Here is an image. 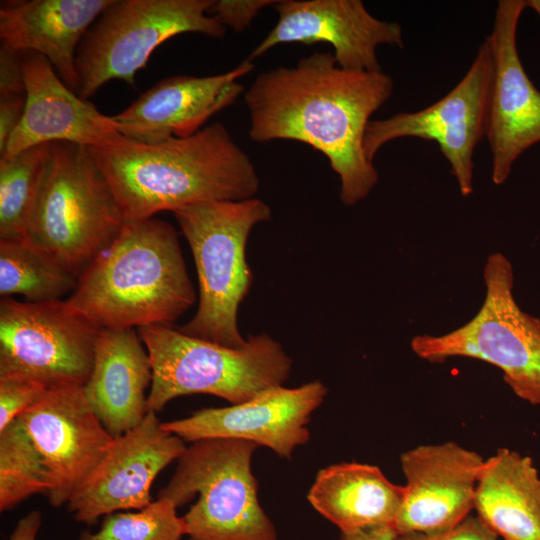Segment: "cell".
Wrapping results in <instances>:
<instances>
[{
	"instance_id": "7c38bea8",
	"label": "cell",
	"mask_w": 540,
	"mask_h": 540,
	"mask_svg": "<svg viewBox=\"0 0 540 540\" xmlns=\"http://www.w3.org/2000/svg\"><path fill=\"white\" fill-rule=\"evenodd\" d=\"M186 449L185 441L162 428L154 412L115 437L100 463L67 502L77 522L95 524L102 516L140 510L151 503L157 475Z\"/></svg>"
},
{
	"instance_id": "cb8c5ba5",
	"label": "cell",
	"mask_w": 540,
	"mask_h": 540,
	"mask_svg": "<svg viewBox=\"0 0 540 540\" xmlns=\"http://www.w3.org/2000/svg\"><path fill=\"white\" fill-rule=\"evenodd\" d=\"M78 278L26 237L0 238V295H22L28 302L61 300Z\"/></svg>"
},
{
	"instance_id": "30bf717a",
	"label": "cell",
	"mask_w": 540,
	"mask_h": 540,
	"mask_svg": "<svg viewBox=\"0 0 540 540\" xmlns=\"http://www.w3.org/2000/svg\"><path fill=\"white\" fill-rule=\"evenodd\" d=\"M97 328L66 301H0V378L47 389L83 386L94 363Z\"/></svg>"
},
{
	"instance_id": "8992f818",
	"label": "cell",
	"mask_w": 540,
	"mask_h": 540,
	"mask_svg": "<svg viewBox=\"0 0 540 540\" xmlns=\"http://www.w3.org/2000/svg\"><path fill=\"white\" fill-rule=\"evenodd\" d=\"M126 224L87 147L53 142L48 172L26 238L77 278Z\"/></svg>"
},
{
	"instance_id": "4dcf8cb0",
	"label": "cell",
	"mask_w": 540,
	"mask_h": 540,
	"mask_svg": "<svg viewBox=\"0 0 540 540\" xmlns=\"http://www.w3.org/2000/svg\"><path fill=\"white\" fill-rule=\"evenodd\" d=\"M21 52L0 46V99L25 95Z\"/></svg>"
},
{
	"instance_id": "6da1fadb",
	"label": "cell",
	"mask_w": 540,
	"mask_h": 540,
	"mask_svg": "<svg viewBox=\"0 0 540 540\" xmlns=\"http://www.w3.org/2000/svg\"><path fill=\"white\" fill-rule=\"evenodd\" d=\"M393 90L383 71L346 70L332 53L314 52L294 66L261 72L245 90L249 138L299 141L321 152L340 179L341 202L353 206L378 182L363 142L370 117Z\"/></svg>"
},
{
	"instance_id": "ba28073f",
	"label": "cell",
	"mask_w": 540,
	"mask_h": 540,
	"mask_svg": "<svg viewBox=\"0 0 540 540\" xmlns=\"http://www.w3.org/2000/svg\"><path fill=\"white\" fill-rule=\"evenodd\" d=\"M483 279L484 301L470 321L442 335H416L411 349L432 363L453 357L489 363L517 397L540 406V318L517 304L514 270L505 255L488 256Z\"/></svg>"
},
{
	"instance_id": "f546056e",
	"label": "cell",
	"mask_w": 540,
	"mask_h": 540,
	"mask_svg": "<svg viewBox=\"0 0 540 540\" xmlns=\"http://www.w3.org/2000/svg\"><path fill=\"white\" fill-rule=\"evenodd\" d=\"M476 516H468L458 525L434 533H408L398 535L396 540H499Z\"/></svg>"
},
{
	"instance_id": "7402d4cb",
	"label": "cell",
	"mask_w": 540,
	"mask_h": 540,
	"mask_svg": "<svg viewBox=\"0 0 540 540\" xmlns=\"http://www.w3.org/2000/svg\"><path fill=\"white\" fill-rule=\"evenodd\" d=\"M404 486L392 483L374 465L343 462L321 469L307 499L340 533L394 525Z\"/></svg>"
},
{
	"instance_id": "d6a6232c",
	"label": "cell",
	"mask_w": 540,
	"mask_h": 540,
	"mask_svg": "<svg viewBox=\"0 0 540 540\" xmlns=\"http://www.w3.org/2000/svg\"><path fill=\"white\" fill-rule=\"evenodd\" d=\"M41 523V513L31 511L18 521L8 540H36Z\"/></svg>"
},
{
	"instance_id": "ac0fdd59",
	"label": "cell",
	"mask_w": 540,
	"mask_h": 540,
	"mask_svg": "<svg viewBox=\"0 0 540 540\" xmlns=\"http://www.w3.org/2000/svg\"><path fill=\"white\" fill-rule=\"evenodd\" d=\"M253 69V62L246 59L217 75L164 78L111 118L122 136L136 142L154 144L189 137L244 94L238 79Z\"/></svg>"
},
{
	"instance_id": "8fae6325",
	"label": "cell",
	"mask_w": 540,
	"mask_h": 540,
	"mask_svg": "<svg viewBox=\"0 0 540 540\" xmlns=\"http://www.w3.org/2000/svg\"><path fill=\"white\" fill-rule=\"evenodd\" d=\"M492 81L493 58L485 38L466 74L440 100L416 112H400L369 121L363 142L367 159L374 163L379 149L398 138L434 141L449 162L461 195L470 196L473 193V155L486 136Z\"/></svg>"
},
{
	"instance_id": "9a60e30c",
	"label": "cell",
	"mask_w": 540,
	"mask_h": 540,
	"mask_svg": "<svg viewBox=\"0 0 540 540\" xmlns=\"http://www.w3.org/2000/svg\"><path fill=\"white\" fill-rule=\"evenodd\" d=\"M327 395L318 380L296 388H267L253 398L222 408H204L191 416L162 423V428L184 441L232 438L251 441L290 459L294 450L308 442L312 413Z\"/></svg>"
},
{
	"instance_id": "ffe728a7",
	"label": "cell",
	"mask_w": 540,
	"mask_h": 540,
	"mask_svg": "<svg viewBox=\"0 0 540 540\" xmlns=\"http://www.w3.org/2000/svg\"><path fill=\"white\" fill-rule=\"evenodd\" d=\"M134 328L101 329L93 368L84 393L112 437L138 426L148 413L152 367L147 349Z\"/></svg>"
},
{
	"instance_id": "836d02e7",
	"label": "cell",
	"mask_w": 540,
	"mask_h": 540,
	"mask_svg": "<svg viewBox=\"0 0 540 540\" xmlns=\"http://www.w3.org/2000/svg\"><path fill=\"white\" fill-rule=\"evenodd\" d=\"M397 536L394 525H381L351 533H340L339 540H396Z\"/></svg>"
},
{
	"instance_id": "e575fe53",
	"label": "cell",
	"mask_w": 540,
	"mask_h": 540,
	"mask_svg": "<svg viewBox=\"0 0 540 540\" xmlns=\"http://www.w3.org/2000/svg\"><path fill=\"white\" fill-rule=\"evenodd\" d=\"M527 7L535 10L540 17V0H526Z\"/></svg>"
},
{
	"instance_id": "1f68e13d",
	"label": "cell",
	"mask_w": 540,
	"mask_h": 540,
	"mask_svg": "<svg viewBox=\"0 0 540 540\" xmlns=\"http://www.w3.org/2000/svg\"><path fill=\"white\" fill-rule=\"evenodd\" d=\"M25 95L0 99V156L5 154L9 139L19 125L24 109Z\"/></svg>"
},
{
	"instance_id": "d6986e66",
	"label": "cell",
	"mask_w": 540,
	"mask_h": 540,
	"mask_svg": "<svg viewBox=\"0 0 540 540\" xmlns=\"http://www.w3.org/2000/svg\"><path fill=\"white\" fill-rule=\"evenodd\" d=\"M21 55L25 109L2 157L53 142L97 148L121 135L111 116L72 91L44 56L35 52H21Z\"/></svg>"
},
{
	"instance_id": "e0dca14e",
	"label": "cell",
	"mask_w": 540,
	"mask_h": 540,
	"mask_svg": "<svg viewBox=\"0 0 540 540\" xmlns=\"http://www.w3.org/2000/svg\"><path fill=\"white\" fill-rule=\"evenodd\" d=\"M483 457L454 441L425 444L401 454L406 478L394 522L398 535L448 530L469 516Z\"/></svg>"
},
{
	"instance_id": "f1b7e54d",
	"label": "cell",
	"mask_w": 540,
	"mask_h": 540,
	"mask_svg": "<svg viewBox=\"0 0 540 540\" xmlns=\"http://www.w3.org/2000/svg\"><path fill=\"white\" fill-rule=\"evenodd\" d=\"M278 0H213L209 14L226 29L242 32L247 29L259 11L273 6Z\"/></svg>"
},
{
	"instance_id": "4fadbf2b",
	"label": "cell",
	"mask_w": 540,
	"mask_h": 540,
	"mask_svg": "<svg viewBox=\"0 0 540 540\" xmlns=\"http://www.w3.org/2000/svg\"><path fill=\"white\" fill-rule=\"evenodd\" d=\"M19 418L45 464L49 503L54 507L67 504L114 437L92 410L83 386L48 389Z\"/></svg>"
},
{
	"instance_id": "5b68a950",
	"label": "cell",
	"mask_w": 540,
	"mask_h": 540,
	"mask_svg": "<svg viewBox=\"0 0 540 540\" xmlns=\"http://www.w3.org/2000/svg\"><path fill=\"white\" fill-rule=\"evenodd\" d=\"M152 367L148 412L161 411L171 400L210 394L232 404L283 385L292 359L265 333L249 335L246 345L231 349L191 337L169 325L138 327Z\"/></svg>"
},
{
	"instance_id": "2e32d148",
	"label": "cell",
	"mask_w": 540,
	"mask_h": 540,
	"mask_svg": "<svg viewBox=\"0 0 540 540\" xmlns=\"http://www.w3.org/2000/svg\"><path fill=\"white\" fill-rule=\"evenodd\" d=\"M526 0L498 1L486 37L493 58V81L486 137L492 153V181L503 184L514 162L540 142V91L527 75L516 44Z\"/></svg>"
},
{
	"instance_id": "52a82bcc",
	"label": "cell",
	"mask_w": 540,
	"mask_h": 540,
	"mask_svg": "<svg viewBox=\"0 0 540 540\" xmlns=\"http://www.w3.org/2000/svg\"><path fill=\"white\" fill-rule=\"evenodd\" d=\"M258 447L232 438L204 439L186 447L158 498L178 508L198 494L183 516L189 540H278L274 524L258 501L251 470Z\"/></svg>"
},
{
	"instance_id": "9c48e42d",
	"label": "cell",
	"mask_w": 540,
	"mask_h": 540,
	"mask_svg": "<svg viewBox=\"0 0 540 540\" xmlns=\"http://www.w3.org/2000/svg\"><path fill=\"white\" fill-rule=\"evenodd\" d=\"M213 0H112L83 37L75 67L77 94L87 100L106 82L130 85L153 51L182 33L222 38L226 28L209 10Z\"/></svg>"
},
{
	"instance_id": "4316f807",
	"label": "cell",
	"mask_w": 540,
	"mask_h": 540,
	"mask_svg": "<svg viewBox=\"0 0 540 540\" xmlns=\"http://www.w3.org/2000/svg\"><path fill=\"white\" fill-rule=\"evenodd\" d=\"M176 510L171 501L158 498L140 510L106 515L98 531H84L78 540H181L187 527Z\"/></svg>"
},
{
	"instance_id": "277c9868",
	"label": "cell",
	"mask_w": 540,
	"mask_h": 540,
	"mask_svg": "<svg viewBox=\"0 0 540 540\" xmlns=\"http://www.w3.org/2000/svg\"><path fill=\"white\" fill-rule=\"evenodd\" d=\"M173 214L191 248L199 283L197 312L177 329L227 348L244 347L237 315L253 282L246 245L254 226L271 219L270 206L253 197L198 203Z\"/></svg>"
},
{
	"instance_id": "d4e9b609",
	"label": "cell",
	"mask_w": 540,
	"mask_h": 540,
	"mask_svg": "<svg viewBox=\"0 0 540 540\" xmlns=\"http://www.w3.org/2000/svg\"><path fill=\"white\" fill-rule=\"evenodd\" d=\"M52 158V143L0 157V238L25 237Z\"/></svg>"
},
{
	"instance_id": "5bb4252c",
	"label": "cell",
	"mask_w": 540,
	"mask_h": 540,
	"mask_svg": "<svg viewBox=\"0 0 540 540\" xmlns=\"http://www.w3.org/2000/svg\"><path fill=\"white\" fill-rule=\"evenodd\" d=\"M273 8L277 23L252 50L249 61L280 44L325 42L333 47L339 67L380 72L377 48H404L401 26L375 18L361 0H278Z\"/></svg>"
},
{
	"instance_id": "3957f363",
	"label": "cell",
	"mask_w": 540,
	"mask_h": 540,
	"mask_svg": "<svg viewBox=\"0 0 540 540\" xmlns=\"http://www.w3.org/2000/svg\"><path fill=\"white\" fill-rule=\"evenodd\" d=\"M65 301L99 329L172 326L195 302L175 228L153 217L126 223Z\"/></svg>"
},
{
	"instance_id": "484cf974",
	"label": "cell",
	"mask_w": 540,
	"mask_h": 540,
	"mask_svg": "<svg viewBox=\"0 0 540 540\" xmlns=\"http://www.w3.org/2000/svg\"><path fill=\"white\" fill-rule=\"evenodd\" d=\"M42 457L19 417L0 431V510L15 508L34 494L48 495Z\"/></svg>"
},
{
	"instance_id": "83f0119b",
	"label": "cell",
	"mask_w": 540,
	"mask_h": 540,
	"mask_svg": "<svg viewBox=\"0 0 540 540\" xmlns=\"http://www.w3.org/2000/svg\"><path fill=\"white\" fill-rule=\"evenodd\" d=\"M48 391L33 381L0 378V431L38 402Z\"/></svg>"
},
{
	"instance_id": "44dd1931",
	"label": "cell",
	"mask_w": 540,
	"mask_h": 540,
	"mask_svg": "<svg viewBox=\"0 0 540 540\" xmlns=\"http://www.w3.org/2000/svg\"><path fill=\"white\" fill-rule=\"evenodd\" d=\"M112 0H31L0 10L1 44L44 56L61 80L77 93L78 47Z\"/></svg>"
},
{
	"instance_id": "603a6c76",
	"label": "cell",
	"mask_w": 540,
	"mask_h": 540,
	"mask_svg": "<svg viewBox=\"0 0 540 540\" xmlns=\"http://www.w3.org/2000/svg\"><path fill=\"white\" fill-rule=\"evenodd\" d=\"M474 509L503 540H540V476L529 456L499 448L484 461Z\"/></svg>"
},
{
	"instance_id": "7a4b0ae2",
	"label": "cell",
	"mask_w": 540,
	"mask_h": 540,
	"mask_svg": "<svg viewBox=\"0 0 540 540\" xmlns=\"http://www.w3.org/2000/svg\"><path fill=\"white\" fill-rule=\"evenodd\" d=\"M88 149L126 223L203 202L253 198L260 186L250 157L220 122L189 137L147 144L120 135Z\"/></svg>"
}]
</instances>
